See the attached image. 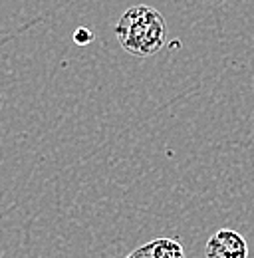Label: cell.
Wrapping results in <instances>:
<instances>
[{
  "label": "cell",
  "instance_id": "obj_1",
  "mask_svg": "<svg viewBox=\"0 0 254 258\" xmlns=\"http://www.w3.org/2000/svg\"><path fill=\"white\" fill-rule=\"evenodd\" d=\"M115 36L127 54L135 58H149L167 44L169 28L157 8L139 4L121 14L115 26Z\"/></svg>",
  "mask_w": 254,
  "mask_h": 258
},
{
  "label": "cell",
  "instance_id": "obj_2",
  "mask_svg": "<svg viewBox=\"0 0 254 258\" xmlns=\"http://www.w3.org/2000/svg\"><path fill=\"white\" fill-rule=\"evenodd\" d=\"M205 258H248V244L240 232L221 228L209 238Z\"/></svg>",
  "mask_w": 254,
  "mask_h": 258
},
{
  "label": "cell",
  "instance_id": "obj_3",
  "mask_svg": "<svg viewBox=\"0 0 254 258\" xmlns=\"http://www.w3.org/2000/svg\"><path fill=\"white\" fill-rule=\"evenodd\" d=\"M92 38H94V34L90 32L88 28H78V30H76V34H74V40H76L80 46L90 44V42H92Z\"/></svg>",
  "mask_w": 254,
  "mask_h": 258
},
{
  "label": "cell",
  "instance_id": "obj_4",
  "mask_svg": "<svg viewBox=\"0 0 254 258\" xmlns=\"http://www.w3.org/2000/svg\"><path fill=\"white\" fill-rule=\"evenodd\" d=\"M129 258H153V256H151V252H149V248H147V244H145V246L137 248Z\"/></svg>",
  "mask_w": 254,
  "mask_h": 258
}]
</instances>
